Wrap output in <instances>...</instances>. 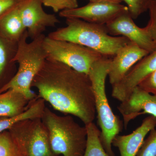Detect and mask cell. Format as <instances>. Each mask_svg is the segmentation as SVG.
Instances as JSON below:
<instances>
[{
    "instance_id": "obj_1",
    "label": "cell",
    "mask_w": 156,
    "mask_h": 156,
    "mask_svg": "<svg viewBox=\"0 0 156 156\" xmlns=\"http://www.w3.org/2000/svg\"><path fill=\"white\" fill-rule=\"evenodd\" d=\"M53 108L77 117L85 126L95 119V98L88 75L47 59L31 84Z\"/></svg>"
},
{
    "instance_id": "obj_2",
    "label": "cell",
    "mask_w": 156,
    "mask_h": 156,
    "mask_svg": "<svg viewBox=\"0 0 156 156\" xmlns=\"http://www.w3.org/2000/svg\"><path fill=\"white\" fill-rule=\"evenodd\" d=\"M66 26L57 29L48 36L51 38L73 42L95 50L103 56L113 57L130 41L123 36H113L105 25L77 18H66Z\"/></svg>"
},
{
    "instance_id": "obj_3",
    "label": "cell",
    "mask_w": 156,
    "mask_h": 156,
    "mask_svg": "<svg viewBox=\"0 0 156 156\" xmlns=\"http://www.w3.org/2000/svg\"><path fill=\"white\" fill-rule=\"evenodd\" d=\"M111 59L104 57L95 62L88 75L95 98L98 124L101 128V140L108 156H115L112 149V142L115 136L122 131L124 125L112 110L106 95L105 82Z\"/></svg>"
},
{
    "instance_id": "obj_4",
    "label": "cell",
    "mask_w": 156,
    "mask_h": 156,
    "mask_svg": "<svg viewBox=\"0 0 156 156\" xmlns=\"http://www.w3.org/2000/svg\"><path fill=\"white\" fill-rule=\"evenodd\" d=\"M45 37L43 34L28 42L27 31L23 35L18 42L13 59L14 62L18 63V70L14 76L0 89V93L13 90L22 93L30 100L34 99L35 95L31 89L32 83L47 59L44 46Z\"/></svg>"
},
{
    "instance_id": "obj_5",
    "label": "cell",
    "mask_w": 156,
    "mask_h": 156,
    "mask_svg": "<svg viewBox=\"0 0 156 156\" xmlns=\"http://www.w3.org/2000/svg\"><path fill=\"white\" fill-rule=\"evenodd\" d=\"M41 120L48 129L55 155L83 156L87 140L86 126H80L71 115H58L46 107Z\"/></svg>"
},
{
    "instance_id": "obj_6",
    "label": "cell",
    "mask_w": 156,
    "mask_h": 156,
    "mask_svg": "<svg viewBox=\"0 0 156 156\" xmlns=\"http://www.w3.org/2000/svg\"><path fill=\"white\" fill-rule=\"evenodd\" d=\"M44 46L47 59L61 62L87 75L95 62L105 57L85 46L48 36H45L44 39Z\"/></svg>"
},
{
    "instance_id": "obj_7",
    "label": "cell",
    "mask_w": 156,
    "mask_h": 156,
    "mask_svg": "<svg viewBox=\"0 0 156 156\" xmlns=\"http://www.w3.org/2000/svg\"><path fill=\"white\" fill-rule=\"evenodd\" d=\"M105 26L110 35L125 37L150 53L156 50V45L146 26L143 28L137 26L128 9L123 11Z\"/></svg>"
},
{
    "instance_id": "obj_8",
    "label": "cell",
    "mask_w": 156,
    "mask_h": 156,
    "mask_svg": "<svg viewBox=\"0 0 156 156\" xmlns=\"http://www.w3.org/2000/svg\"><path fill=\"white\" fill-rule=\"evenodd\" d=\"M128 9L127 6L121 3L89 2L83 7L60 11L59 15L66 19L77 18L92 23L105 25Z\"/></svg>"
},
{
    "instance_id": "obj_9",
    "label": "cell",
    "mask_w": 156,
    "mask_h": 156,
    "mask_svg": "<svg viewBox=\"0 0 156 156\" xmlns=\"http://www.w3.org/2000/svg\"><path fill=\"white\" fill-rule=\"evenodd\" d=\"M41 0H23L19 6L20 14L29 37L32 40L43 34L48 27L59 22L54 14L46 13Z\"/></svg>"
},
{
    "instance_id": "obj_10",
    "label": "cell",
    "mask_w": 156,
    "mask_h": 156,
    "mask_svg": "<svg viewBox=\"0 0 156 156\" xmlns=\"http://www.w3.org/2000/svg\"><path fill=\"white\" fill-rule=\"evenodd\" d=\"M156 70V50L140 59L119 83L112 86V97L121 102L125 100L134 88Z\"/></svg>"
},
{
    "instance_id": "obj_11",
    "label": "cell",
    "mask_w": 156,
    "mask_h": 156,
    "mask_svg": "<svg viewBox=\"0 0 156 156\" xmlns=\"http://www.w3.org/2000/svg\"><path fill=\"white\" fill-rule=\"evenodd\" d=\"M117 108L122 116L124 128L127 129L130 121L140 115L147 114L156 117V95L136 87Z\"/></svg>"
},
{
    "instance_id": "obj_12",
    "label": "cell",
    "mask_w": 156,
    "mask_h": 156,
    "mask_svg": "<svg viewBox=\"0 0 156 156\" xmlns=\"http://www.w3.org/2000/svg\"><path fill=\"white\" fill-rule=\"evenodd\" d=\"M149 53L130 42L121 48L112 58L108 73L110 83L115 85L133 66Z\"/></svg>"
},
{
    "instance_id": "obj_13",
    "label": "cell",
    "mask_w": 156,
    "mask_h": 156,
    "mask_svg": "<svg viewBox=\"0 0 156 156\" xmlns=\"http://www.w3.org/2000/svg\"><path fill=\"white\" fill-rule=\"evenodd\" d=\"M24 136L27 156H56L51 149L48 129L41 119L27 120Z\"/></svg>"
},
{
    "instance_id": "obj_14",
    "label": "cell",
    "mask_w": 156,
    "mask_h": 156,
    "mask_svg": "<svg viewBox=\"0 0 156 156\" xmlns=\"http://www.w3.org/2000/svg\"><path fill=\"white\" fill-rule=\"evenodd\" d=\"M156 127V117L149 116L131 134L117 135L113 140L112 145L118 148L120 156H136L146 135Z\"/></svg>"
},
{
    "instance_id": "obj_15",
    "label": "cell",
    "mask_w": 156,
    "mask_h": 156,
    "mask_svg": "<svg viewBox=\"0 0 156 156\" xmlns=\"http://www.w3.org/2000/svg\"><path fill=\"white\" fill-rule=\"evenodd\" d=\"M25 121L17 123L9 131L0 133V156H27Z\"/></svg>"
},
{
    "instance_id": "obj_16",
    "label": "cell",
    "mask_w": 156,
    "mask_h": 156,
    "mask_svg": "<svg viewBox=\"0 0 156 156\" xmlns=\"http://www.w3.org/2000/svg\"><path fill=\"white\" fill-rule=\"evenodd\" d=\"M6 92L0 94V117H12L20 114L28 108L32 101L17 91L9 90Z\"/></svg>"
},
{
    "instance_id": "obj_17",
    "label": "cell",
    "mask_w": 156,
    "mask_h": 156,
    "mask_svg": "<svg viewBox=\"0 0 156 156\" xmlns=\"http://www.w3.org/2000/svg\"><path fill=\"white\" fill-rule=\"evenodd\" d=\"M45 101L41 98L31 101L23 112L12 117L0 118V133L12 128L17 123L24 120L41 119L45 108Z\"/></svg>"
},
{
    "instance_id": "obj_18",
    "label": "cell",
    "mask_w": 156,
    "mask_h": 156,
    "mask_svg": "<svg viewBox=\"0 0 156 156\" xmlns=\"http://www.w3.org/2000/svg\"><path fill=\"white\" fill-rule=\"evenodd\" d=\"M19 5L0 19L2 31L11 41L16 43H18L27 31L20 17Z\"/></svg>"
},
{
    "instance_id": "obj_19",
    "label": "cell",
    "mask_w": 156,
    "mask_h": 156,
    "mask_svg": "<svg viewBox=\"0 0 156 156\" xmlns=\"http://www.w3.org/2000/svg\"><path fill=\"white\" fill-rule=\"evenodd\" d=\"M87 131V147L83 156H109L100 139L101 131L94 123L86 125Z\"/></svg>"
},
{
    "instance_id": "obj_20",
    "label": "cell",
    "mask_w": 156,
    "mask_h": 156,
    "mask_svg": "<svg viewBox=\"0 0 156 156\" xmlns=\"http://www.w3.org/2000/svg\"><path fill=\"white\" fill-rule=\"evenodd\" d=\"M136 156H156V130L152 129L144 139Z\"/></svg>"
},
{
    "instance_id": "obj_21",
    "label": "cell",
    "mask_w": 156,
    "mask_h": 156,
    "mask_svg": "<svg viewBox=\"0 0 156 156\" xmlns=\"http://www.w3.org/2000/svg\"><path fill=\"white\" fill-rule=\"evenodd\" d=\"M127 5L133 19H136L148 10L151 0H123Z\"/></svg>"
},
{
    "instance_id": "obj_22",
    "label": "cell",
    "mask_w": 156,
    "mask_h": 156,
    "mask_svg": "<svg viewBox=\"0 0 156 156\" xmlns=\"http://www.w3.org/2000/svg\"><path fill=\"white\" fill-rule=\"evenodd\" d=\"M43 5L51 8L55 12L78 7L77 0H41Z\"/></svg>"
},
{
    "instance_id": "obj_23",
    "label": "cell",
    "mask_w": 156,
    "mask_h": 156,
    "mask_svg": "<svg viewBox=\"0 0 156 156\" xmlns=\"http://www.w3.org/2000/svg\"><path fill=\"white\" fill-rule=\"evenodd\" d=\"M148 10L150 20L146 27L151 37L156 45V1H151Z\"/></svg>"
},
{
    "instance_id": "obj_24",
    "label": "cell",
    "mask_w": 156,
    "mask_h": 156,
    "mask_svg": "<svg viewBox=\"0 0 156 156\" xmlns=\"http://www.w3.org/2000/svg\"><path fill=\"white\" fill-rule=\"evenodd\" d=\"M138 87L151 94L156 95V70L146 78Z\"/></svg>"
},
{
    "instance_id": "obj_25",
    "label": "cell",
    "mask_w": 156,
    "mask_h": 156,
    "mask_svg": "<svg viewBox=\"0 0 156 156\" xmlns=\"http://www.w3.org/2000/svg\"><path fill=\"white\" fill-rule=\"evenodd\" d=\"M23 0H0V19L17 7Z\"/></svg>"
},
{
    "instance_id": "obj_26",
    "label": "cell",
    "mask_w": 156,
    "mask_h": 156,
    "mask_svg": "<svg viewBox=\"0 0 156 156\" xmlns=\"http://www.w3.org/2000/svg\"><path fill=\"white\" fill-rule=\"evenodd\" d=\"M8 52L4 41L0 39V76L5 67L8 60Z\"/></svg>"
},
{
    "instance_id": "obj_27",
    "label": "cell",
    "mask_w": 156,
    "mask_h": 156,
    "mask_svg": "<svg viewBox=\"0 0 156 156\" xmlns=\"http://www.w3.org/2000/svg\"><path fill=\"white\" fill-rule=\"evenodd\" d=\"M89 2H109L121 3L123 0H88Z\"/></svg>"
},
{
    "instance_id": "obj_28",
    "label": "cell",
    "mask_w": 156,
    "mask_h": 156,
    "mask_svg": "<svg viewBox=\"0 0 156 156\" xmlns=\"http://www.w3.org/2000/svg\"><path fill=\"white\" fill-rule=\"evenodd\" d=\"M152 1H156V0H151Z\"/></svg>"
},
{
    "instance_id": "obj_29",
    "label": "cell",
    "mask_w": 156,
    "mask_h": 156,
    "mask_svg": "<svg viewBox=\"0 0 156 156\" xmlns=\"http://www.w3.org/2000/svg\"></svg>"
}]
</instances>
